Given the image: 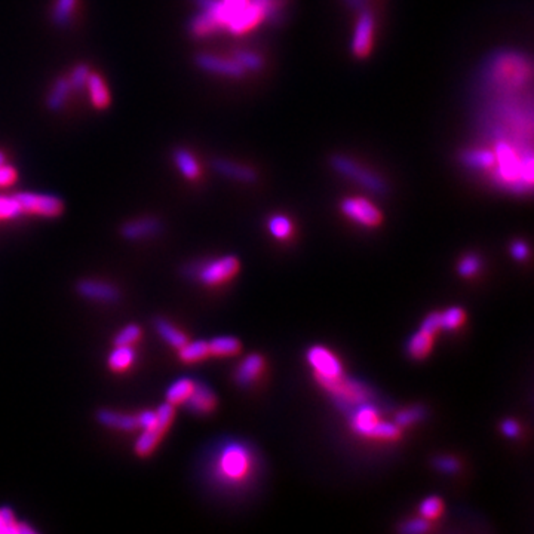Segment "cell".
Here are the masks:
<instances>
[{"instance_id": "6da1fadb", "label": "cell", "mask_w": 534, "mask_h": 534, "mask_svg": "<svg viewBox=\"0 0 534 534\" xmlns=\"http://www.w3.org/2000/svg\"><path fill=\"white\" fill-rule=\"evenodd\" d=\"M199 8L187 24L193 37L220 31L245 34L261 24H278L290 0H193Z\"/></svg>"}, {"instance_id": "7a4b0ae2", "label": "cell", "mask_w": 534, "mask_h": 534, "mask_svg": "<svg viewBox=\"0 0 534 534\" xmlns=\"http://www.w3.org/2000/svg\"><path fill=\"white\" fill-rule=\"evenodd\" d=\"M258 455L254 448L239 440H223L205 459V478L224 491H239L250 485L258 472Z\"/></svg>"}, {"instance_id": "3957f363", "label": "cell", "mask_w": 534, "mask_h": 534, "mask_svg": "<svg viewBox=\"0 0 534 534\" xmlns=\"http://www.w3.org/2000/svg\"><path fill=\"white\" fill-rule=\"evenodd\" d=\"M484 86L493 92L510 94L521 91L531 81V64L521 52H495L485 63Z\"/></svg>"}, {"instance_id": "277c9868", "label": "cell", "mask_w": 534, "mask_h": 534, "mask_svg": "<svg viewBox=\"0 0 534 534\" xmlns=\"http://www.w3.org/2000/svg\"><path fill=\"white\" fill-rule=\"evenodd\" d=\"M352 410L351 426L358 435L376 438V440H396V438H399L400 428L395 422H385L380 417L378 408L370 400L356 405Z\"/></svg>"}, {"instance_id": "5b68a950", "label": "cell", "mask_w": 534, "mask_h": 534, "mask_svg": "<svg viewBox=\"0 0 534 534\" xmlns=\"http://www.w3.org/2000/svg\"><path fill=\"white\" fill-rule=\"evenodd\" d=\"M188 272L203 285L217 287L231 281L239 272V260L233 256H224L203 264L192 266Z\"/></svg>"}, {"instance_id": "8992f818", "label": "cell", "mask_w": 534, "mask_h": 534, "mask_svg": "<svg viewBox=\"0 0 534 534\" xmlns=\"http://www.w3.org/2000/svg\"><path fill=\"white\" fill-rule=\"evenodd\" d=\"M331 166L334 168L336 173H338L343 177H348L349 180L355 181L361 187H364L373 193H385L386 192V183L383 178L374 174L373 171L362 168L358 162L348 156H340L336 155L331 158Z\"/></svg>"}, {"instance_id": "52a82bcc", "label": "cell", "mask_w": 534, "mask_h": 534, "mask_svg": "<svg viewBox=\"0 0 534 534\" xmlns=\"http://www.w3.org/2000/svg\"><path fill=\"white\" fill-rule=\"evenodd\" d=\"M308 362L313 368L322 388H327L345 376L340 359L330 349L323 346H312L308 352Z\"/></svg>"}, {"instance_id": "ba28073f", "label": "cell", "mask_w": 534, "mask_h": 534, "mask_svg": "<svg viewBox=\"0 0 534 534\" xmlns=\"http://www.w3.org/2000/svg\"><path fill=\"white\" fill-rule=\"evenodd\" d=\"M20 203L23 214L39 216L45 218L60 217L64 211V202L61 198L51 193L20 192L14 195Z\"/></svg>"}, {"instance_id": "9c48e42d", "label": "cell", "mask_w": 534, "mask_h": 534, "mask_svg": "<svg viewBox=\"0 0 534 534\" xmlns=\"http://www.w3.org/2000/svg\"><path fill=\"white\" fill-rule=\"evenodd\" d=\"M341 211L353 223L373 228L381 224L383 216L380 209L368 199L364 198H346L341 201Z\"/></svg>"}, {"instance_id": "30bf717a", "label": "cell", "mask_w": 534, "mask_h": 534, "mask_svg": "<svg viewBox=\"0 0 534 534\" xmlns=\"http://www.w3.org/2000/svg\"><path fill=\"white\" fill-rule=\"evenodd\" d=\"M374 27H376V20H374L373 12L367 8L361 9L358 21H356V27H355V33L352 37V46H351L356 59H366V56L370 54L371 45H373Z\"/></svg>"}, {"instance_id": "8fae6325", "label": "cell", "mask_w": 534, "mask_h": 534, "mask_svg": "<svg viewBox=\"0 0 534 534\" xmlns=\"http://www.w3.org/2000/svg\"><path fill=\"white\" fill-rule=\"evenodd\" d=\"M195 63L201 70L213 73L223 78L239 79L246 73V70L235 59H223V56L201 52L195 56Z\"/></svg>"}, {"instance_id": "7c38bea8", "label": "cell", "mask_w": 534, "mask_h": 534, "mask_svg": "<svg viewBox=\"0 0 534 534\" xmlns=\"http://www.w3.org/2000/svg\"><path fill=\"white\" fill-rule=\"evenodd\" d=\"M76 290L84 298L99 303H114L119 300L121 296L119 290L114 285L97 279L79 281L76 285Z\"/></svg>"}, {"instance_id": "4fadbf2b", "label": "cell", "mask_w": 534, "mask_h": 534, "mask_svg": "<svg viewBox=\"0 0 534 534\" xmlns=\"http://www.w3.org/2000/svg\"><path fill=\"white\" fill-rule=\"evenodd\" d=\"M190 413L198 414V415H206L211 414L217 407V396L214 391L209 388L203 381H198L195 383L193 392L190 393L186 403L183 404Z\"/></svg>"}, {"instance_id": "5bb4252c", "label": "cell", "mask_w": 534, "mask_h": 534, "mask_svg": "<svg viewBox=\"0 0 534 534\" xmlns=\"http://www.w3.org/2000/svg\"><path fill=\"white\" fill-rule=\"evenodd\" d=\"M161 221L155 217H143L128 221L122 226L121 233L128 241H138L147 236H153L161 231Z\"/></svg>"}, {"instance_id": "9a60e30c", "label": "cell", "mask_w": 534, "mask_h": 534, "mask_svg": "<svg viewBox=\"0 0 534 534\" xmlns=\"http://www.w3.org/2000/svg\"><path fill=\"white\" fill-rule=\"evenodd\" d=\"M462 163L472 171H476V173H487V171H491L494 166V155L491 148L488 147H472L465 150L462 156Z\"/></svg>"}, {"instance_id": "2e32d148", "label": "cell", "mask_w": 534, "mask_h": 534, "mask_svg": "<svg viewBox=\"0 0 534 534\" xmlns=\"http://www.w3.org/2000/svg\"><path fill=\"white\" fill-rule=\"evenodd\" d=\"M263 368H264V361L260 355L253 353L250 356H246L245 359L241 361V364L236 368V373H235L236 383L242 388L251 386L260 377Z\"/></svg>"}, {"instance_id": "e0dca14e", "label": "cell", "mask_w": 534, "mask_h": 534, "mask_svg": "<svg viewBox=\"0 0 534 534\" xmlns=\"http://www.w3.org/2000/svg\"><path fill=\"white\" fill-rule=\"evenodd\" d=\"M213 168L220 176L241 181V183H254L257 180V174L253 168H248L245 165L227 161V159L218 158L213 161Z\"/></svg>"}, {"instance_id": "ac0fdd59", "label": "cell", "mask_w": 534, "mask_h": 534, "mask_svg": "<svg viewBox=\"0 0 534 534\" xmlns=\"http://www.w3.org/2000/svg\"><path fill=\"white\" fill-rule=\"evenodd\" d=\"M97 420L111 429H118V430H125L131 432L138 429V422H137V415H131V414H124L118 413L113 410H100L97 413Z\"/></svg>"}, {"instance_id": "d6986e66", "label": "cell", "mask_w": 534, "mask_h": 534, "mask_svg": "<svg viewBox=\"0 0 534 534\" xmlns=\"http://www.w3.org/2000/svg\"><path fill=\"white\" fill-rule=\"evenodd\" d=\"M86 86L89 89V99L95 109L104 110L110 106V92L104 79L99 73H89Z\"/></svg>"}, {"instance_id": "ffe728a7", "label": "cell", "mask_w": 534, "mask_h": 534, "mask_svg": "<svg viewBox=\"0 0 534 534\" xmlns=\"http://www.w3.org/2000/svg\"><path fill=\"white\" fill-rule=\"evenodd\" d=\"M195 383L196 380L190 378V377H181V378H177L174 383H171L169 388L166 389V403H169L171 405H183L187 398L190 396V393L193 392V388H195Z\"/></svg>"}, {"instance_id": "44dd1931", "label": "cell", "mask_w": 534, "mask_h": 534, "mask_svg": "<svg viewBox=\"0 0 534 534\" xmlns=\"http://www.w3.org/2000/svg\"><path fill=\"white\" fill-rule=\"evenodd\" d=\"M173 159H174L176 166L178 168V171L186 178L196 180L201 176L199 163H198L196 158L193 156V153H190L188 150H186L183 147H177L173 151Z\"/></svg>"}, {"instance_id": "7402d4cb", "label": "cell", "mask_w": 534, "mask_h": 534, "mask_svg": "<svg viewBox=\"0 0 534 534\" xmlns=\"http://www.w3.org/2000/svg\"><path fill=\"white\" fill-rule=\"evenodd\" d=\"M134 362H136V351L132 349V346H116L114 351L110 352L107 359L110 370L116 373L126 371L129 367H132Z\"/></svg>"}, {"instance_id": "603a6c76", "label": "cell", "mask_w": 534, "mask_h": 534, "mask_svg": "<svg viewBox=\"0 0 534 534\" xmlns=\"http://www.w3.org/2000/svg\"><path fill=\"white\" fill-rule=\"evenodd\" d=\"M433 348V336L418 330L407 343V352L414 359H425Z\"/></svg>"}, {"instance_id": "cb8c5ba5", "label": "cell", "mask_w": 534, "mask_h": 534, "mask_svg": "<svg viewBox=\"0 0 534 534\" xmlns=\"http://www.w3.org/2000/svg\"><path fill=\"white\" fill-rule=\"evenodd\" d=\"M155 328H156L158 334L168 343L169 346L180 349L187 343L186 334L183 331H180L178 328H176L173 323H171L166 319H163V318L155 319Z\"/></svg>"}, {"instance_id": "d4e9b609", "label": "cell", "mask_w": 534, "mask_h": 534, "mask_svg": "<svg viewBox=\"0 0 534 534\" xmlns=\"http://www.w3.org/2000/svg\"><path fill=\"white\" fill-rule=\"evenodd\" d=\"M209 355L214 356H233L241 352V341L231 336L216 337L211 341H208Z\"/></svg>"}, {"instance_id": "484cf974", "label": "cell", "mask_w": 534, "mask_h": 534, "mask_svg": "<svg viewBox=\"0 0 534 534\" xmlns=\"http://www.w3.org/2000/svg\"><path fill=\"white\" fill-rule=\"evenodd\" d=\"M31 534L34 528L15 520V515L11 508H0V534Z\"/></svg>"}, {"instance_id": "4316f807", "label": "cell", "mask_w": 534, "mask_h": 534, "mask_svg": "<svg viewBox=\"0 0 534 534\" xmlns=\"http://www.w3.org/2000/svg\"><path fill=\"white\" fill-rule=\"evenodd\" d=\"M70 91H71V86H70L69 79L61 78V79L56 81L54 84L51 92H49V95H48V101H46L48 109L52 110V111L61 110L63 106H64V103L69 99Z\"/></svg>"}, {"instance_id": "83f0119b", "label": "cell", "mask_w": 534, "mask_h": 534, "mask_svg": "<svg viewBox=\"0 0 534 534\" xmlns=\"http://www.w3.org/2000/svg\"><path fill=\"white\" fill-rule=\"evenodd\" d=\"M163 433L165 432L159 428L144 430L143 435L138 438V441L136 443V453L141 457H146V455L153 453V450L156 448V445L162 440Z\"/></svg>"}, {"instance_id": "f1b7e54d", "label": "cell", "mask_w": 534, "mask_h": 534, "mask_svg": "<svg viewBox=\"0 0 534 534\" xmlns=\"http://www.w3.org/2000/svg\"><path fill=\"white\" fill-rule=\"evenodd\" d=\"M180 359L184 362H198L209 356V348L208 341L196 340V341H187L184 346L180 349Z\"/></svg>"}, {"instance_id": "f546056e", "label": "cell", "mask_w": 534, "mask_h": 534, "mask_svg": "<svg viewBox=\"0 0 534 534\" xmlns=\"http://www.w3.org/2000/svg\"><path fill=\"white\" fill-rule=\"evenodd\" d=\"M76 6V0H55L52 8V21L55 26L66 27L71 21V15Z\"/></svg>"}, {"instance_id": "4dcf8cb0", "label": "cell", "mask_w": 534, "mask_h": 534, "mask_svg": "<svg viewBox=\"0 0 534 534\" xmlns=\"http://www.w3.org/2000/svg\"><path fill=\"white\" fill-rule=\"evenodd\" d=\"M267 227H269L272 236L279 241L288 239L293 235V223L287 216H272L269 218V223H267Z\"/></svg>"}, {"instance_id": "1f68e13d", "label": "cell", "mask_w": 534, "mask_h": 534, "mask_svg": "<svg viewBox=\"0 0 534 534\" xmlns=\"http://www.w3.org/2000/svg\"><path fill=\"white\" fill-rule=\"evenodd\" d=\"M426 415V410L420 405H414V407H410V408H405L403 411H399L396 415H395V423L399 426V428H407V426H411L417 422H420L422 418Z\"/></svg>"}, {"instance_id": "d6a6232c", "label": "cell", "mask_w": 534, "mask_h": 534, "mask_svg": "<svg viewBox=\"0 0 534 534\" xmlns=\"http://www.w3.org/2000/svg\"><path fill=\"white\" fill-rule=\"evenodd\" d=\"M24 216L15 196H0V220H15Z\"/></svg>"}, {"instance_id": "836d02e7", "label": "cell", "mask_w": 534, "mask_h": 534, "mask_svg": "<svg viewBox=\"0 0 534 534\" xmlns=\"http://www.w3.org/2000/svg\"><path fill=\"white\" fill-rule=\"evenodd\" d=\"M140 337H141V328L136 326V323H129V326H126L116 334L113 343H114V346H132L140 340Z\"/></svg>"}, {"instance_id": "e575fe53", "label": "cell", "mask_w": 534, "mask_h": 534, "mask_svg": "<svg viewBox=\"0 0 534 534\" xmlns=\"http://www.w3.org/2000/svg\"><path fill=\"white\" fill-rule=\"evenodd\" d=\"M233 59L245 69V70H253L257 71L263 67V59L253 52V51H246V49H238L233 54Z\"/></svg>"}, {"instance_id": "d590c367", "label": "cell", "mask_w": 534, "mask_h": 534, "mask_svg": "<svg viewBox=\"0 0 534 534\" xmlns=\"http://www.w3.org/2000/svg\"><path fill=\"white\" fill-rule=\"evenodd\" d=\"M465 322V311L462 308H450L441 313V330L453 331Z\"/></svg>"}, {"instance_id": "8d00e7d4", "label": "cell", "mask_w": 534, "mask_h": 534, "mask_svg": "<svg viewBox=\"0 0 534 534\" xmlns=\"http://www.w3.org/2000/svg\"><path fill=\"white\" fill-rule=\"evenodd\" d=\"M420 515L422 518L430 521V520H436L440 515L443 513V500L441 498H438V495H430V498H426L422 503H420Z\"/></svg>"}, {"instance_id": "74e56055", "label": "cell", "mask_w": 534, "mask_h": 534, "mask_svg": "<svg viewBox=\"0 0 534 534\" xmlns=\"http://www.w3.org/2000/svg\"><path fill=\"white\" fill-rule=\"evenodd\" d=\"M480 269H481V258L478 256H475V254L465 256L460 260L459 267H457V271H459V273L465 278L475 276L476 273L480 272Z\"/></svg>"}, {"instance_id": "f35d334b", "label": "cell", "mask_w": 534, "mask_h": 534, "mask_svg": "<svg viewBox=\"0 0 534 534\" xmlns=\"http://www.w3.org/2000/svg\"><path fill=\"white\" fill-rule=\"evenodd\" d=\"M89 67L86 64H79L76 66L70 74V86L73 91H82L86 86V81L89 76Z\"/></svg>"}, {"instance_id": "ab89813d", "label": "cell", "mask_w": 534, "mask_h": 534, "mask_svg": "<svg viewBox=\"0 0 534 534\" xmlns=\"http://www.w3.org/2000/svg\"><path fill=\"white\" fill-rule=\"evenodd\" d=\"M137 422H138V429H143V430H147V429H155V428H159L162 429L163 432L168 430V428L165 425H162L159 420H158V414L156 411H151V410H146L143 413H140L137 415Z\"/></svg>"}, {"instance_id": "60d3db41", "label": "cell", "mask_w": 534, "mask_h": 534, "mask_svg": "<svg viewBox=\"0 0 534 534\" xmlns=\"http://www.w3.org/2000/svg\"><path fill=\"white\" fill-rule=\"evenodd\" d=\"M433 466L444 473H455L460 469V463L451 455H440L433 460Z\"/></svg>"}, {"instance_id": "b9f144b4", "label": "cell", "mask_w": 534, "mask_h": 534, "mask_svg": "<svg viewBox=\"0 0 534 534\" xmlns=\"http://www.w3.org/2000/svg\"><path fill=\"white\" fill-rule=\"evenodd\" d=\"M420 330L430 334V336H435L438 331L441 330V313L440 312L429 313L425 318V321L422 322Z\"/></svg>"}, {"instance_id": "7bdbcfd3", "label": "cell", "mask_w": 534, "mask_h": 534, "mask_svg": "<svg viewBox=\"0 0 534 534\" xmlns=\"http://www.w3.org/2000/svg\"><path fill=\"white\" fill-rule=\"evenodd\" d=\"M428 530H429V521L425 518L410 520L403 527H400V531L408 533V534H418V533H425Z\"/></svg>"}, {"instance_id": "ee69618b", "label": "cell", "mask_w": 534, "mask_h": 534, "mask_svg": "<svg viewBox=\"0 0 534 534\" xmlns=\"http://www.w3.org/2000/svg\"><path fill=\"white\" fill-rule=\"evenodd\" d=\"M16 169L12 165H0V187L12 186L16 181Z\"/></svg>"}, {"instance_id": "f6af8a7d", "label": "cell", "mask_w": 534, "mask_h": 534, "mask_svg": "<svg viewBox=\"0 0 534 534\" xmlns=\"http://www.w3.org/2000/svg\"><path fill=\"white\" fill-rule=\"evenodd\" d=\"M510 253H512L513 258H517V260H525L527 256H528V246H527L524 242L517 241V242H513V243H512V246H510Z\"/></svg>"}, {"instance_id": "bcb514c9", "label": "cell", "mask_w": 534, "mask_h": 534, "mask_svg": "<svg viewBox=\"0 0 534 534\" xmlns=\"http://www.w3.org/2000/svg\"><path fill=\"white\" fill-rule=\"evenodd\" d=\"M502 432L508 436V438H517L520 435V425L515 422V420H505L502 423Z\"/></svg>"}, {"instance_id": "7dc6e473", "label": "cell", "mask_w": 534, "mask_h": 534, "mask_svg": "<svg viewBox=\"0 0 534 534\" xmlns=\"http://www.w3.org/2000/svg\"><path fill=\"white\" fill-rule=\"evenodd\" d=\"M2 163H5V155L2 153V151H0V165H2Z\"/></svg>"}]
</instances>
